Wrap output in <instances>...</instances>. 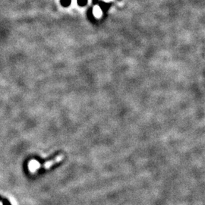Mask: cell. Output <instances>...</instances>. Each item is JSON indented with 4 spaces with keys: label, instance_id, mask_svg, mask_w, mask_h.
I'll list each match as a JSON object with an SVG mask.
<instances>
[{
    "label": "cell",
    "instance_id": "6da1fadb",
    "mask_svg": "<svg viewBox=\"0 0 205 205\" xmlns=\"http://www.w3.org/2000/svg\"><path fill=\"white\" fill-rule=\"evenodd\" d=\"M60 2L62 6L67 7V6H68L71 4L72 0H60Z\"/></svg>",
    "mask_w": 205,
    "mask_h": 205
},
{
    "label": "cell",
    "instance_id": "7a4b0ae2",
    "mask_svg": "<svg viewBox=\"0 0 205 205\" xmlns=\"http://www.w3.org/2000/svg\"><path fill=\"white\" fill-rule=\"evenodd\" d=\"M94 13H95L96 16H100L102 12H101V10L99 7H96L94 8Z\"/></svg>",
    "mask_w": 205,
    "mask_h": 205
},
{
    "label": "cell",
    "instance_id": "3957f363",
    "mask_svg": "<svg viewBox=\"0 0 205 205\" xmlns=\"http://www.w3.org/2000/svg\"><path fill=\"white\" fill-rule=\"evenodd\" d=\"M1 201H2V205H11V202L9 201V200L7 199V198H2V200H1Z\"/></svg>",
    "mask_w": 205,
    "mask_h": 205
},
{
    "label": "cell",
    "instance_id": "277c9868",
    "mask_svg": "<svg viewBox=\"0 0 205 205\" xmlns=\"http://www.w3.org/2000/svg\"><path fill=\"white\" fill-rule=\"evenodd\" d=\"M77 1L79 6H85V5L88 3V0H77Z\"/></svg>",
    "mask_w": 205,
    "mask_h": 205
},
{
    "label": "cell",
    "instance_id": "5b68a950",
    "mask_svg": "<svg viewBox=\"0 0 205 205\" xmlns=\"http://www.w3.org/2000/svg\"><path fill=\"white\" fill-rule=\"evenodd\" d=\"M2 197H1V196H0V201H1V200H2Z\"/></svg>",
    "mask_w": 205,
    "mask_h": 205
}]
</instances>
